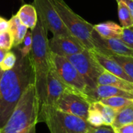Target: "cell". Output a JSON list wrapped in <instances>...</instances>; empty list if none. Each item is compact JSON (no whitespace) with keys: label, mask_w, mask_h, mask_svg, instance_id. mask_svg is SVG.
I'll return each instance as SVG.
<instances>
[{"label":"cell","mask_w":133,"mask_h":133,"mask_svg":"<svg viewBox=\"0 0 133 133\" xmlns=\"http://www.w3.org/2000/svg\"><path fill=\"white\" fill-rule=\"evenodd\" d=\"M116 133H133V123L115 129Z\"/></svg>","instance_id":"30"},{"label":"cell","mask_w":133,"mask_h":133,"mask_svg":"<svg viewBox=\"0 0 133 133\" xmlns=\"http://www.w3.org/2000/svg\"><path fill=\"white\" fill-rule=\"evenodd\" d=\"M7 52H8V51H6V50L2 49V48H0V63L2 62V60L5 58V55L7 54Z\"/></svg>","instance_id":"33"},{"label":"cell","mask_w":133,"mask_h":133,"mask_svg":"<svg viewBox=\"0 0 133 133\" xmlns=\"http://www.w3.org/2000/svg\"><path fill=\"white\" fill-rule=\"evenodd\" d=\"M123 1L125 2V4L127 5L128 8L129 9L130 12H131L132 16L133 18V0H123Z\"/></svg>","instance_id":"32"},{"label":"cell","mask_w":133,"mask_h":133,"mask_svg":"<svg viewBox=\"0 0 133 133\" xmlns=\"http://www.w3.org/2000/svg\"><path fill=\"white\" fill-rule=\"evenodd\" d=\"M9 22V31L12 34L13 37V47L16 48L23 43V41L28 31V28L21 23L16 14L12 15Z\"/></svg>","instance_id":"17"},{"label":"cell","mask_w":133,"mask_h":133,"mask_svg":"<svg viewBox=\"0 0 133 133\" xmlns=\"http://www.w3.org/2000/svg\"><path fill=\"white\" fill-rule=\"evenodd\" d=\"M0 48L8 51L13 48V37L9 30L0 33Z\"/></svg>","instance_id":"27"},{"label":"cell","mask_w":133,"mask_h":133,"mask_svg":"<svg viewBox=\"0 0 133 133\" xmlns=\"http://www.w3.org/2000/svg\"><path fill=\"white\" fill-rule=\"evenodd\" d=\"M70 34L89 50L95 49L93 41L94 25L76 14L64 0H51Z\"/></svg>","instance_id":"5"},{"label":"cell","mask_w":133,"mask_h":133,"mask_svg":"<svg viewBox=\"0 0 133 133\" xmlns=\"http://www.w3.org/2000/svg\"><path fill=\"white\" fill-rule=\"evenodd\" d=\"M90 103V100L86 94L67 87L58 100L55 108L87 121Z\"/></svg>","instance_id":"7"},{"label":"cell","mask_w":133,"mask_h":133,"mask_svg":"<svg viewBox=\"0 0 133 133\" xmlns=\"http://www.w3.org/2000/svg\"><path fill=\"white\" fill-rule=\"evenodd\" d=\"M87 122L89 123L90 125L94 126V127H98V126H101L104 125L101 113L99 112L97 109H96L94 107V105L91 103L88 110Z\"/></svg>","instance_id":"24"},{"label":"cell","mask_w":133,"mask_h":133,"mask_svg":"<svg viewBox=\"0 0 133 133\" xmlns=\"http://www.w3.org/2000/svg\"><path fill=\"white\" fill-rule=\"evenodd\" d=\"M16 16H18L21 23L31 30L36 26L38 20V16L37 10L33 4L23 5L18 10Z\"/></svg>","instance_id":"16"},{"label":"cell","mask_w":133,"mask_h":133,"mask_svg":"<svg viewBox=\"0 0 133 133\" xmlns=\"http://www.w3.org/2000/svg\"><path fill=\"white\" fill-rule=\"evenodd\" d=\"M38 19L53 36L73 37L65 26L51 0H34Z\"/></svg>","instance_id":"8"},{"label":"cell","mask_w":133,"mask_h":133,"mask_svg":"<svg viewBox=\"0 0 133 133\" xmlns=\"http://www.w3.org/2000/svg\"><path fill=\"white\" fill-rule=\"evenodd\" d=\"M51 58L52 66L62 82L69 88L86 94L87 84L79 72L69 60L65 57L52 52L51 54Z\"/></svg>","instance_id":"9"},{"label":"cell","mask_w":133,"mask_h":133,"mask_svg":"<svg viewBox=\"0 0 133 133\" xmlns=\"http://www.w3.org/2000/svg\"><path fill=\"white\" fill-rule=\"evenodd\" d=\"M9 30V22L2 17H0V33L8 31Z\"/></svg>","instance_id":"31"},{"label":"cell","mask_w":133,"mask_h":133,"mask_svg":"<svg viewBox=\"0 0 133 133\" xmlns=\"http://www.w3.org/2000/svg\"><path fill=\"white\" fill-rule=\"evenodd\" d=\"M86 95L91 102L99 101L102 99L112 97H123L133 100V92L121 90L108 85H97L95 89L88 91Z\"/></svg>","instance_id":"13"},{"label":"cell","mask_w":133,"mask_h":133,"mask_svg":"<svg viewBox=\"0 0 133 133\" xmlns=\"http://www.w3.org/2000/svg\"><path fill=\"white\" fill-rule=\"evenodd\" d=\"M113 58L125 71V72L132 79L133 81V57L129 56H118V55H108Z\"/></svg>","instance_id":"23"},{"label":"cell","mask_w":133,"mask_h":133,"mask_svg":"<svg viewBox=\"0 0 133 133\" xmlns=\"http://www.w3.org/2000/svg\"><path fill=\"white\" fill-rule=\"evenodd\" d=\"M99 101L105 105H108L116 111L128 105L133 104L132 99H129V98H126L123 97H112L102 99Z\"/></svg>","instance_id":"22"},{"label":"cell","mask_w":133,"mask_h":133,"mask_svg":"<svg viewBox=\"0 0 133 133\" xmlns=\"http://www.w3.org/2000/svg\"><path fill=\"white\" fill-rule=\"evenodd\" d=\"M19 1H20L21 2H23V0H19Z\"/></svg>","instance_id":"35"},{"label":"cell","mask_w":133,"mask_h":133,"mask_svg":"<svg viewBox=\"0 0 133 133\" xmlns=\"http://www.w3.org/2000/svg\"><path fill=\"white\" fill-rule=\"evenodd\" d=\"M39 122L47 125L50 133H87L90 128L86 120L48 105L40 108Z\"/></svg>","instance_id":"4"},{"label":"cell","mask_w":133,"mask_h":133,"mask_svg":"<svg viewBox=\"0 0 133 133\" xmlns=\"http://www.w3.org/2000/svg\"><path fill=\"white\" fill-rule=\"evenodd\" d=\"M120 39L130 48L133 49V26L123 28Z\"/></svg>","instance_id":"28"},{"label":"cell","mask_w":133,"mask_h":133,"mask_svg":"<svg viewBox=\"0 0 133 133\" xmlns=\"http://www.w3.org/2000/svg\"><path fill=\"white\" fill-rule=\"evenodd\" d=\"M40 103L34 83L30 84L10 117L0 129L1 133H36L38 122Z\"/></svg>","instance_id":"3"},{"label":"cell","mask_w":133,"mask_h":133,"mask_svg":"<svg viewBox=\"0 0 133 133\" xmlns=\"http://www.w3.org/2000/svg\"><path fill=\"white\" fill-rule=\"evenodd\" d=\"M132 123H133V104L117 111L111 126L114 129H117Z\"/></svg>","instance_id":"19"},{"label":"cell","mask_w":133,"mask_h":133,"mask_svg":"<svg viewBox=\"0 0 133 133\" xmlns=\"http://www.w3.org/2000/svg\"><path fill=\"white\" fill-rule=\"evenodd\" d=\"M91 104L101 113L104 125H112L117 111L112 108L105 105L100 101H93L91 102Z\"/></svg>","instance_id":"20"},{"label":"cell","mask_w":133,"mask_h":133,"mask_svg":"<svg viewBox=\"0 0 133 133\" xmlns=\"http://www.w3.org/2000/svg\"><path fill=\"white\" fill-rule=\"evenodd\" d=\"M93 41L95 49L107 55L133 57V49L128 47L120 38H103L94 30Z\"/></svg>","instance_id":"10"},{"label":"cell","mask_w":133,"mask_h":133,"mask_svg":"<svg viewBox=\"0 0 133 133\" xmlns=\"http://www.w3.org/2000/svg\"><path fill=\"white\" fill-rule=\"evenodd\" d=\"M17 60V56L15 51H8L7 54L5 55V58H3L2 62L0 63V69L4 72V71H8L12 69Z\"/></svg>","instance_id":"25"},{"label":"cell","mask_w":133,"mask_h":133,"mask_svg":"<svg viewBox=\"0 0 133 133\" xmlns=\"http://www.w3.org/2000/svg\"><path fill=\"white\" fill-rule=\"evenodd\" d=\"M32 42H33L32 31H27L23 41V47L18 49L22 57H26L30 54V51L32 49Z\"/></svg>","instance_id":"26"},{"label":"cell","mask_w":133,"mask_h":133,"mask_svg":"<svg viewBox=\"0 0 133 133\" xmlns=\"http://www.w3.org/2000/svg\"><path fill=\"white\" fill-rule=\"evenodd\" d=\"M95 31L103 38H120L123 28L111 21L94 25Z\"/></svg>","instance_id":"18"},{"label":"cell","mask_w":133,"mask_h":133,"mask_svg":"<svg viewBox=\"0 0 133 133\" xmlns=\"http://www.w3.org/2000/svg\"><path fill=\"white\" fill-rule=\"evenodd\" d=\"M67 58L79 72L87 84L86 94L94 90L97 86V78L104 71L103 67L97 62L92 52L85 49L80 53L70 55Z\"/></svg>","instance_id":"6"},{"label":"cell","mask_w":133,"mask_h":133,"mask_svg":"<svg viewBox=\"0 0 133 133\" xmlns=\"http://www.w3.org/2000/svg\"><path fill=\"white\" fill-rule=\"evenodd\" d=\"M69 87H67L62 80L59 78L56 72L55 71L53 66L50 70V72L47 79V89H46V98L45 102L42 106L48 105L55 107L58 100L65 91V90ZM41 106V107H42Z\"/></svg>","instance_id":"12"},{"label":"cell","mask_w":133,"mask_h":133,"mask_svg":"<svg viewBox=\"0 0 133 133\" xmlns=\"http://www.w3.org/2000/svg\"><path fill=\"white\" fill-rule=\"evenodd\" d=\"M93 55L97 61V62L103 67V69L110 73L117 76L123 79H125L129 82L133 83L132 79L125 72L123 69L110 56L101 53L96 50H90Z\"/></svg>","instance_id":"14"},{"label":"cell","mask_w":133,"mask_h":133,"mask_svg":"<svg viewBox=\"0 0 133 133\" xmlns=\"http://www.w3.org/2000/svg\"><path fill=\"white\" fill-rule=\"evenodd\" d=\"M2 72H3V71H2V69H0V79H1V76H2Z\"/></svg>","instance_id":"34"},{"label":"cell","mask_w":133,"mask_h":133,"mask_svg":"<svg viewBox=\"0 0 133 133\" xmlns=\"http://www.w3.org/2000/svg\"><path fill=\"white\" fill-rule=\"evenodd\" d=\"M118 3V18L122 28H128L133 26V18L129 9L123 0H116Z\"/></svg>","instance_id":"21"},{"label":"cell","mask_w":133,"mask_h":133,"mask_svg":"<svg viewBox=\"0 0 133 133\" xmlns=\"http://www.w3.org/2000/svg\"><path fill=\"white\" fill-rule=\"evenodd\" d=\"M15 52L17 56L15 66L2 72L0 79V129L10 117L26 88L35 82L30 55L22 57L18 49Z\"/></svg>","instance_id":"1"},{"label":"cell","mask_w":133,"mask_h":133,"mask_svg":"<svg viewBox=\"0 0 133 133\" xmlns=\"http://www.w3.org/2000/svg\"><path fill=\"white\" fill-rule=\"evenodd\" d=\"M31 31L33 42L30 55L34 71V85L41 108L45 102L47 79L52 68L51 51L48 44V31L39 19L36 26Z\"/></svg>","instance_id":"2"},{"label":"cell","mask_w":133,"mask_h":133,"mask_svg":"<svg viewBox=\"0 0 133 133\" xmlns=\"http://www.w3.org/2000/svg\"><path fill=\"white\" fill-rule=\"evenodd\" d=\"M87 133H116L115 129L111 125H101L98 127H94L90 125Z\"/></svg>","instance_id":"29"},{"label":"cell","mask_w":133,"mask_h":133,"mask_svg":"<svg viewBox=\"0 0 133 133\" xmlns=\"http://www.w3.org/2000/svg\"><path fill=\"white\" fill-rule=\"evenodd\" d=\"M97 85H108L121 90L133 92V83L123 79L104 70L97 78Z\"/></svg>","instance_id":"15"},{"label":"cell","mask_w":133,"mask_h":133,"mask_svg":"<svg viewBox=\"0 0 133 133\" xmlns=\"http://www.w3.org/2000/svg\"><path fill=\"white\" fill-rule=\"evenodd\" d=\"M48 44L52 53L68 57L82 52L86 48L74 37L53 36L48 39Z\"/></svg>","instance_id":"11"},{"label":"cell","mask_w":133,"mask_h":133,"mask_svg":"<svg viewBox=\"0 0 133 133\" xmlns=\"http://www.w3.org/2000/svg\"><path fill=\"white\" fill-rule=\"evenodd\" d=\"M0 133H1V132H0Z\"/></svg>","instance_id":"36"}]
</instances>
